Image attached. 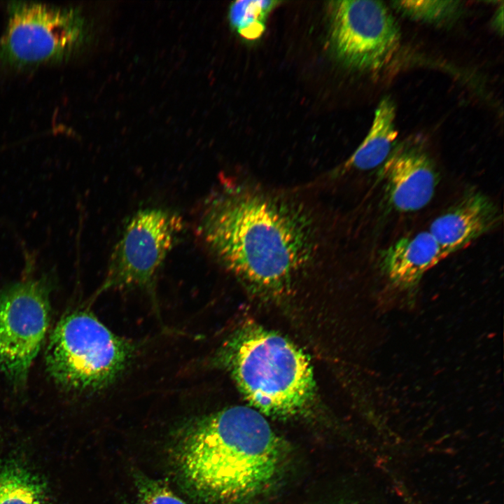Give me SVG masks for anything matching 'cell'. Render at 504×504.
Masks as SVG:
<instances>
[{
  "mask_svg": "<svg viewBox=\"0 0 504 504\" xmlns=\"http://www.w3.org/2000/svg\"><path fill=\"white\" fill-rule=\"evenodd\" d=\"M392 4L410 19L434 24L453 20L461 10L458 1H396Z\"/></svg>",
  "mask_w": 504,
  "mask_h": 504,
  "instance_id": "15",
  "label": "cell"
},
{
  "mask_svg": "<svg viewBox=\"0 0 504 504\" xmlns=\"http://www.w3.org/2000/svg\"><path fill=\"white\" fill-rule=\"evenodd\" d=\"M330 212L297 191L226 179L202 204L197 233L211 255L248 288L280 295L332 263Z\"/></svg>",
  "mask_w": 504,
  "mask_h": 504,
  "instance_id": "1",
  "label": "cell"
},
{
  "mask_svg": "<svg viewBox=\"0 0 504 504\" xmlns=\"http://www.w3.org/2000/svg\"><path fill=\"white\" fill-rule=\"evenodd\" d=\"M214 363L229 372L246 399L261 414L285 418L302 412L314 395L310 363L284 337L253 323L237 329Z\"/></svg>",
  "mask_w": 504,
  "mask_h": 504,
  "instance_id": "3",
  "label": "cell"
},
{
  "mask_svg": "<svg viewBox=\"0 0 504 504\" xmlns=\"http://www.w3.org/2000/svg\"><path fill=\"white\" fill-rule=\"evenodd\" d=\"M134 504H146V503L145 502H144L143 500H140L139 501L135 503Z\"/></svg>",
  "mask_w": 504,
  "mask_h": 504,
  "instance_id": "18",
  "label": "cell"
},
{
  "mask_svg": "<svg viewBox=\"0 0 504 504\" xmlns=\"http://www.w3.org/2000/svg\"><path fill=\"white\" fill-rule=\"evenodd\" d=\"M183 229L179 214L166 208L146 207L133 214L113 248L97 295L131 289L152 294L157 275Z\"/></svg>",
  "mask_w": 504,
  "mask_h": 504,
  "instance_id": "6",
  "label": "cell"
},
{
  "mask_svg": "<svg viewBox=\"0 0 504 504\" xmlns=\"http://www.w3.org/2000/svg\"><path fill=\"white\" fill-rule=\"evenodd\" d=\"M51 273L27 279L0 290V370L15 386L27 380L47 332Z\"/></svg>",
  "mask_w": 504,
  "mask_h": 504,
  "instance_id": "7",
  "label": "cell"
},
{
  "mask_svg": "<svg viewBox=\"0 0 504 504\" xmlns=\"http://www.w3.org/2000/svg\"><path fill=\"white\" fill-rule=\"evenodd\" d=\"M398 136L396 106L388 97L379 103L370 131L355 152L345 162L344 171L372 169L382 164Z\"/></svg>",
  "mask_w": 504,
  "mask_h": 504,
  "instance_id": "12",
  "label": "cell"
},
{
  "mask_svg": "<svg viewBox=\"0 0 504 504\" xmlns=\"http://www.w3.org/2000/svg\"><path fill=\"white\" fill-rule=\"evenodd\" d=\"M279 1L267 0H239L230 7L231 25L244 38H260L265 29V20Z\"/></svg>",
  "mask_w": 504,
  "mask_h": 504,
  "instance_id": "14",
  "label": "cell"
},
{
  "mask_svg": "<svg viewBox=\"0 0 504 504\" xmlns=\"http://www.w3.org/2000/svg\"><path fill=\"white\" fill-rule=\"evenodd\" d=\"M138 349L136 342L115 334L90 311L75 310L61 318L50 337L46 369L65 390L98 392L118 380Z\"/></svg>",
  "mask_w": 504,
  "mask_h": 504,
  "instance_id": "4",
  "label": "cell"
},
{
  "mask_svg": "<svg viewBox=\"0 0 504 504\" xmlns=\"http://www.w3.org/2000/svg\"><path fill=\"white\" fill-rule=\"evenodd\" d=\"M48 488L39 475L22 463L0 462V504H48Z\"/></svg>",
  "mask_w": 504,
  "mask_h": 504,
  "instance_id": "13",
  "label": "cell"
},
{
  "mask_svg": "<svg viewBox=\"0 0 504 504\" xmlns=\"http://www.w3.org/2000/svg\"><path fill=\"white\" fill-rule=\"evenodd\" d=\"M499 20H503V6L500 8V10L497 13L494 20L496 28L500 29V32L503 33V22H500Z\"/></svg>",
  "mask_w": 504,
  "mask_h": 504,
  "instance_id": "17",
  "label": "cell"
},
{
  "mask_svg": "<svg viewBox=\"0 0 504 504\" xmlns=\"http://www.w3.org/2000/svg\"><path fill=\"white\" fill-rule=\"evenodd\" d=\"M176 455L186 486L214 504H247L280 478L286 446L258 410L232 406L195 418L181 430Z\"/></svg>",
  "mask_w": 504,
  "mask_h": 504,
  "instance_id": "2",
  "label": "cell"
},
{
  "mask_svg": "<svg viewBox=\"0 0 504 504\" xmlns=\"http://www.w3.org/2000/svg\"><path fill=\"white\" fill-rule=\"evenodd\" d=\"M379 174L388 202L400 212L416 211L426 206L439 181L428 153L414 144H402L392 150Z\"/></svg>",
  "mask_w": 504,
  "mask_h": 504,
  "instance_id": "9",
  "label": "cell"
},
{
  "mask_svg": "<svg viewBox=\"0 0 504 504\" xmlns=\"http://www.w3.org/2000/svg\"><path fill=\"white\" fill-rule=\"evenodd\" d=\"M501 219V212L491 198L469 190L432 222L428 232L449 255L495 229Z\"/></svg>",
  "mask_w": 504,
  "mask_h": 504,
  "instance_id": "10",
  "label": "cell"
},
{
  "mask_svg": "<svg viewBox=\"0 0 504 504\" xmlns=\"http://www.w3.org/2000/svg\"><path fill=\"white\" fill-rule=\"evenodd\" d=\"M330 38L337 55L354 68L377 71L392 59L400 33L388 8L379 1L332 2Z\"/></svg>",
  "mask_w": 504,
  "mask_h": 504,
  "instance_id": "8",
  "label": "cell"
},
{
  "mask_svg": "<svg viewBox=\"0 0 504 504\" xmlns=\"http://www.w3.org/2000/svg\"><path fill=\"white\" fill-rule=\"evenodd\" d=\"M140 500L146 504H186L162 484L140 476L136 480Z\"/></svg>",
  "mask_w": 504,
  "mask_h": 504,
  "instance_id": "16",
  "label": "cell"
},
{
  "mask_svg": "<svg viewBox=\"0 0 504 504\" xmlns=\"http://www.w3.org/2000/svg\"><path fill=\"white\" fill-rule=\"evenodd\" d=\"M0 65L22 68L67 59L86 43L88 29L76 8L26 1L8 5Z\"/></svg>",
  "mask_w": 504,
  "mask_h": 504,
  "instance_id": "5",
  "label": "cell"
},
{
  "mask_svg": "<svg viewBox=\"0 0 504 504\" xmlns=\"http://www.w3.org/2000/svg\"><path fill=\"white\" fill-rule=\"evenodd\" d=\"M447 256L433 235L422 231L395 241L383 252L381 264L392 281L408 286Z\"/></svg>",
  "mask_w": 504,
  "mask_h": 504,
  "instance_id": "11",
  "label": "cell"
}]
</instances>
